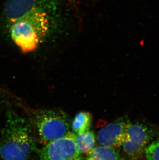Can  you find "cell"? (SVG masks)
Here are the masks:
<instances>
[{
    "mask_svg": "<svg viewBox=\"0 0 159 160\" xmlns=\"http://www.w3.org/2000/svg\"><path fill=\"white\" fill-rule=\"evenodd\" d=\"M145 156L148 160H159V138L149 144Z\"/></svg>",
    "mask_w": 159,
    "mask_h": 160,
    "instance_id": "cell-11",
    "label": "cell"
},
{
    "mask_svg": "<svg viewBox=\"0 0 159 160\" xmlns=\"http://www.w3.org/2000/svg\"><path fill=\"white\" fill-rule=\"evenodd\" d=\"M37 149L30 124L8 107L0 136V157L3 160H29Z\"/></svg>",
    "mask_w": 159,
    "mask_h": 160,
    "instance_id": "cell-1",
    "label": "cell"
},
{
    "mask_svg": "<svg viewBox=\"0 0 159 160\" xmlns=\"http://www.w3.org/2000/svg\"><path fill=\"white\" fill-rule=\"evenodd\" d=\"M82 160V159H81V156H80L79 157L77 158H75V159H73V160Z\"/></svg>",
    "mask_w": 159,
    "mask_h": 160,
    "instance_id": "cell-12",
    "label": "cell"
},
{
    "mask_svg": "<svg viewBox=\"0 0 159 160\" xmlns=\"http://www.w3.org/2000/svg\"><path fill=\"white\" fill-rule=\"evenodd\" d=\"M93 116L90 112L82 111L77 113L71 123L72 131L75 134L90 130Z\"/></svg>",
    "mask_w": 159,
    "mask_h": 160,
    "instance_id": "cell-10",
    "label": "cell"
},
{
    "mask_svg": "<svg viewBox=\"0 0 159 160\" xmlns=\"http://www.w3.org/2000/svg\"><path fill=\"white\" fill-rule=\"evenodd\" d=\"M0 107H1V102H0Z\"/></svg>",
    "mask_w": 159,
    "mask_h": 160,
    "instance_id": "cell-13",
    "label": "cell"
},
{
    "mask_svg": "<svg viewBox=\"0 0 159 160\" xmlns=\"http://www.w3.org/2000/svg\"><path fill=\"white\" fill-rule=\"evenodd\" d=\"M75 133L70 132L37 149L40 160H71L81 156L75 146Z\"/></svg>",
    "mask_w": 159,
    "mask_h": 160,
    "instance_id": "cell-6",
    "label": "cell"
},
{
    "mask_svg": "<svg viewBox=\"0 0 159 160\" xmlns=\"http://www.w3.org/2000/svg\"><path fill=\"white\" fill-rule=\"evenodd\" d=\"M56 0H7L3 11L6 26L36 12H45L54 16L58 11Z\"/></svg>",
    "mask_w": 159,
    "mask_h": 160,
    "instance_id": "cell-4",
    "label": "cell"
},
{
    "mask_svg": "<svg viewBox=\"0 0 159 160\" xmlns=\"http://www.w3.org/2000/svg\"><path fill=\"white\" fill-rule=\"evenodd\" d=\"M130 121L125 117L116 120L101 128L97 135L100 145L113 148L122 146L127 136Z\"/></svg>",
    "mask_w": 159,
    "mask_h": 160,
    "instance_id": "cell-7",
    "label": "cell"
},
{
    "mask_svg": "<svg viewBox=\"0 0 159 160\" xmlns=\"http://www.w3.org/2000/svg\"><path fill=\"white\" fill-rule=\"evenodd\" d=\"M54 16L45 12H36L6 26L14 44L23 53L36 50L51 32Z\"/></svg>",
    "mask_w": 159,
    "mask_h": 160,
    "instance_id": "cell-2",
    "label": "cell"
},
{
    "mask_svg": "<svg viewBox=\"0 0 159 160\" xmlns=\"http://www.w3.org/2000/svg\"><path fill=\"white\" fill-rule=\"evenodd\" d=\"M152 138V131L145 124L130 122L126 139L122 145L123 152L130 160H141Z\"/></svg>",
    "mask_w": 159,
    "mask_h": 160,
    "instance_id": "cell-5",
    "label": "cell"
},
{
    "mask_svg": "<svg viewBox=\"0 0 159 160\" xmlns=\"http://www.w3.org/2000/svg\"><path fill=\"white\" fill-rule=\"evenodd\" d=\"M32 119L41 143L44 145L70 132L69 117L60 109L35 110Z\"/></svg>",
    "mask_w": 159,
    "mask_h": 160,
    "instance_id": "cell-3",
    "label": "cell"
},
{
    "mask_svg": "<svg viewBox=\"0 0 159 160\" xmlns=\"http://www.w3.org/2000/svg\"><path fill=\"white\" fill-rule=\"evenodd\" d=\"M75 143L80 154H87L95 147L96 136L90 130L77 134H75Z\"/></svg>",
    "mask_w": 159,
    "mask_h": 160,
    "instance_id": "cell-9",
    "label": "cell"
},
{
    "mask_svg": "<svg viewBox=\"0 0 159 160\" xmlns=\"http://www.w3.org/2000/svg\"><path fill=\"white\" fill-rule=\"evenodd\" d=\"M86 160H124V158L117 148L100 145L86 154Z\"/></svg>",
    "mask_w": 159,
    "mask_h": 160,
    "instance_id": "cell-8",
    "label": "cell"
}]
</instances>
